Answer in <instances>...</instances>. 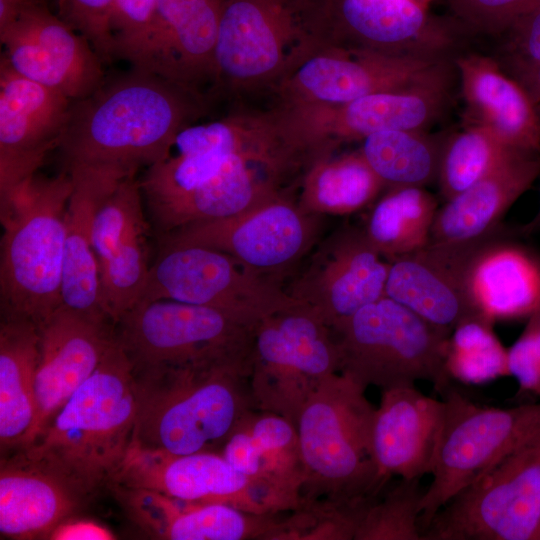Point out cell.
Returning <instances> with one entry per match:
<instances>
[{
    "label": "cell",
    "instance_id": "cell-43",
    "mask_svg": "<svg viewBox=\"0 0 540 540\" xmlns=\"http://www.w3.org/2000/svg\"><path fill=\"white\" fill-rule=\"evenodd\" d=\"M509 376H513L519 392L540 396V321L533 314L519 338L507 349Z\"/></svg>",
    "mask_w": 540,
    "mask_h": 540
},
{
    "label": "cell",
    "instance_id": "cell-25",
    "mask_svg": "<svg viewBox=\"0 0 540 540\" xmlns=\"http://www.w3.org/2000/svg\"><path fill=\"white\" fill-rule=\"evenodd\" d=\"M90 495L66 475L22 450L0 464V533L17 540L49 539L76 516Z\"/></svg>",
    "mask_w": 540,
    "mask_h": 540
},
{
    "label": "cell",
    "instance_id": "cell-6",
    "mask_svg": "<svg viewBox=\"0 0 540 540\" xmlns=\"http://www.w3.org/2000/svg\"><path fill=\"white\" fill-rule=\"evenodd\" d=\"M326 43L320 0H221L216 84L274 90Z\"/></svg>",
    "mask_w": 540,
    "mask_h": 540
},
{
    "label": "cell",
    "instance_id": "cell-12",
    "mask_svg": "<svg viewBox=\"0 0 540 540\" xmlns=\"http://www.w3.org/2000/svg\"><path fill=\"white\" fill-rule=\"evenodd\" d=\"M339 369L338 347L312 316L293 314L257 330L249 376L254 409L294 425L314 391Z\"/></svg>",
    "mask_w": 540,
    "mask_h": 540
},
{
    "label": "cell",
    "instance_id": "cell-10",
    "mask_svg": "<svg viewBox=\"0 0 540 540\" xmlns=\"http://www.w3.org/2000/svg\"><path fill=\"white\" fill-rule=\"evenodd\" d=\"M240 321L210 306L173 300L141 301L116 324L133 370L190 363H226L251 371Z\"/></svg>",
    "mask_w": 540,
    "mask_h": 540
},
{
    "label": "cell",
    "instance_id": "cell-17",
    "mask_svg": "<svg viewBox=\"0 0 540 540\" xmlns=\"http://www.w3.org/2000/svg\"><path fill=\"white\" fill-rule=\"evenodd\" d=\"M73 100L0 60V202L37 173L58 148Z\"/></svg>",
    "mask_w": 540,
    "mask_h": 540
},
{
    "label": "cell",
    "instance_id": "cell-31",
    "mask_svg": "<svg viewBox=\"0 0 540 540\" xmlns=\"http://www.w3.org/2000/svg\"><path fill=\"white\" fill-rule=\"evenodd\" d=\"M40 354L36 324L1 319L0 444L3 451L25 448L36 423L35 380Z\"/></svg>",
    "mask_w": 540,
    "mask_h": 540
},
{
    "label": "cell",
    "instance_id": "cell-15",
    "mask_svg": "<svg viewBox=\"0 0 540 540\" xmlns=\"http://www.w3.org/2000/svg\"><path fill=\"white\" fill-rule=\"evenodd\" d=\"M449 59L382 54L326 43L306 57L274 89L280 105L343 104L397 89Z\"/></svg>",
    "mask_w": 540,
    "mask_h": 540
},
{
    "label": "cell",
    "instance_id": "cell-24",
    "mask_svg": "<svg viewBox=\"0 0 540 540\" xmlns=\"http://www.w3.org/2000/svg\"><path fill=\"white\" fill-rule=\"evenodd\" d=\"M478 247L428 244L400 256L389 267L385 296L450 335L463 321L480 317L466 288L467 266Z\"/></svg>",
    "mask_w": 540,
    "mask_h": 540
},
{
    "label": "cell",
    "instance_id": "cell-48",
    "mask_svg": "<svg viewBox=\"0 0 540 540\" xmlns=\"http://www.w3.org/2000/svg\"><path fill=\"white\" fill-rule=\"evenodd\" d=\"M11 6L19 7L30 4H46V0H0Z\"/></svg>",
    "mask_w": 540,
    "mask_h": 540
},
{
    "label": "cell",
    "instance_id": "cell-14",
    "mask_svg": "<svg viewBox=\"0 0 540 540\" xmlns=\"http://www.w3.org/2000/svg\"><path fill=\"white\" fill-rule=\"evenodd\" d=\"M330 43L382 54L449 59L464 31L413 0H321Z\"/></svg>",
    "mask_w": 540,
    "mask_h": 540
},
{
    "label": "cell",
    "instance_id": "cell-16",
    "mask_svg": "<svg viewBox=\"0 0 540 540\" xmlns=\"http://www.w3.org/2000/svg\"><path fill=\"white\" fill-rule=\"evenodd\" d=\"M220 8L221 0H158L147 28L123 60L202 96V84H216Z\"/></svg>",
    "mask_w": 540,
    "mask_h": 540
},
{
    "label": "cell",
    "instance_id": "cell-47",
    "mask_svg": "<svg viewBox=\"0 0 540 540\" xmlns=\"http://www.w3.org/2000/svg\"><path fill=\"white\" fill-rule=\"evenodd\" d=\"M114 534L91 520L69 519L60 524L50 535L52 540H110Z\"/></svg>",
    "mask_w": 540,
    "mask_h": 540
},
{
    "label": "cell",
    "instance_id": "cell-51",
    "mask_svg": "<svg viewBox=\"0 0 540 540\" xmlns=\"http://www.w3.org/2000/svg\"><path fill=\"white\" fill-rule=\"evenodd\" d=\"M535 315L538 317V319L540 321V309L535 313Z\"/></svg>",
    "mask_w": 540,
    "mask_h": 540
},
{
    "label": "cell",
    "instance_id": "cell-26",
    "mask_svg": "<svg viewBox=\"0 0 540 540\" xmlns=\"http://www.w3.org/2000/svg\"><path fill=\"white\" fill-rule=\"evenodd\" d=\"M539 174L540 153L514 150L490 173L438 208L428 244H479Z\"/></svg>",
    "mask_w": 540,
    "mask_h": 540
},
{
    "label": "cell",
    "instance_id": "cell-41",
    "mask_svg": "<svg viewBox=\"0 0 540 540\" xmlns=\"http://www.w3.org/2000/svg\"><path fill=\"white\" fill-rule=\"evenodd\" d=\"M540 0H447L451 17L465 32L505 33Z\"/></svg>",
    "mask_w": 540,
    "mask_h": 540
},
{
    "label": "cell",
    "instance_id": "cell-3",
    "mask_svg": "<svg viewBox=\"0 0 540 540\" xmlns=\"http://www.w3.org/2000/svg\"><path fill=\"white\" fill-rule=\"evenodd\" d=\"M136 416L132 364L117 341L40 435L19 450L92 496L108 483L134 441Z\"/></svg>",
    "mask_w": 540,
    "mask_h": 540
},
{
    "label": "cell",
    "instance_id": "cell-22",
    "mask_svg": "<svg viewBox=\"0 0 540 540\" xmlns=\"http://www.w3.org/2000/svg\"><path fill=\"white\" fill-rule=\"evenodd\" d=\"M127 516L165 540H275L277 514H255L219 503H194L140 488L108 484Z\"/></svg>",
    "mask_w": 540,
    "mask_h": 540
},
{
    "label": "cell",
    "instance_id": "cell-30",
    "mask_svg": "<svg viewBox=\"0 0 540 540\" xmlns=\"http://www.w3.org/2000/svg\"><path fill=\"white\" fill-rule=\"evenodd\" d=\"M233 278L229 260L210 247L163 244L158 258L150 265L138 302L173 300L210 306L242 322L228 296Z\"/></svg>",
    "mask_w": 540,
    "mask_h": 540
},
{
    "label": "cell",
    "instance_id": "cell-34",
    "mask_svg": "<svg viewBox=\"0 0 540 540\" xmlns=\"http://www.w3.org/2000/svg\"><path fill=\"white\" fill-rule=\"evenodd\" d=\"M438 210L433 195L418 186L395 187L375 207L369 235L377 248L404 256L429 243Z\"/></svg>",
    "mask_w": 540,
    "mask_h": 540
},
{
    "label": "cell",
    "instance_id": "cell-38",
    "mask_svg": "<svg viewBox=\"0 0 540 540\" xmlns=\"http://www.w3.org/2000/svg\"><path fill=\"white\" fill-rule=\"evenodd\" d=\"M420 479H400L383 498L365 509L354 540H423Z\"/></svg>",
    "mask_w": 540,
    "mask_h": 540
},
{
    "label": "cell",
    "instance_id": "cell-33",
    "mask_svg": "<svg viewBox=\"0 0 540 540\" xmlns=\"http://www.w3.org/2000/svg\"><path fill=\"white\" fill-rule=\"evenodd\" d=\"M444 142L425 130H391L368 135L361 153L384 183L424 187L438 178Z\"/></svg>",
    "mask_w": 540,
    "mask_h": 540
},
{
    "label": "cell",
    "instance_id": "cell-9",
    "mask_svg": "<svg viewBox=\"0 0 540 540\" xmlns=\"http://www.w3.org/2000/svg\"><path fill=\"white\" fill-rule=\"evenodd\" d=\"M430 475L420 502L422 531L437 512L540 428V403L482 407L449 388Z\"/></svg>",
    "mask_w": 540,
    "mask_h": 540
},
{
    "label": "cell",
    "instance_id": "cell-28",
    "mask_svg": "<svg viewBox=\"0 0 540 540\" xmlns=\"http://www.w3.org/2000/svg\"><path fill=\"white\" fill-rule=\"evenodd\" d=\"M453 62L469 123L511 148L540 153V115L526 89L488 56L464 54Z\"/></svg>",
    "mask_w": 540,
    "mask_h": 540
},
{
    "label": "cell",
    "instance_id": "cell-19",
    "mask_svg": "<svg viewBox=\"0 0 540 540\" xmlns=\"http://www.w3.org/2000/svg\"><path fill=\"white\" fill-rule=\"evenodd\" d=\"M135 174L117 182L99 204L92 222L102 304L115 325L139 301L150 268L149 229Z\"/></svg>",
    "mask_w": 540,
    "mask_h": 540
},
{
    "label": "cell",
    "instance_id": "cell-35",
    "mask_svg": "<svg viewBox=\"0 0 540 540\" xmlns=\"http://www.w3.org/2000/svg\"><path fill=\"white\" fill-rule=\"evenodd\" d=\"M514 149L486 128L469 123L445 141L438 181L440 191L449 200L465 191L495 167Z\"/></svg>",
    "mask_w": 540,
    "mask_h": 540
},
{
    "label": "cell",
    "instance_id": "cell-50",
    "mask_svg": "<svg viewBox=\"0 0 540 540\" xmlns=\"http://www.w3.org/2000/svg\"><path fill=\"white\" fill-rule=\"evenodd\" d=\"M417 3H420L421 5L425 6V7H428L430 6L432 0H413Z\"/></svg>",
    "mask_w": 540,
    "mask_h": 540
},
{
    "label": "cell",
    "instance_id": "cell-37",
    "mask_svg": "<svg viewBox=\"0 0 540 540\" xmlns=\"http://www.w3.org/2000/svg\"><path fill=\"white\" fill-rule=\"evenodd\" d=\"M492 322L471 318L454 328L448 338L445 365L450 378L482 384L509 376L507 349L492 330Z\"/></svg>",
    "mask_w": 540,
    "mask_h": 540
},
{
    "label": "cell",
    "instance_id": "cell-32",
    "mask_svg": "<svg viewBox=\"0 0 540 540\" xmlns=\"http://www.w3.org/2000/svg\"><path fill=\"white\" fill-rule=\"evenodd\" d=\"M231 154L222 168L191 193L150 211L151 220L161 235L193 219H222L241 212L254 193L246 158Z\"/></svg>",
    "mask_w": 540,
    "mask_h": 540
},
{
    "label": "cell",
    "instance_id": "cell-44",
    "mask_svg": "<svg viewBox=\"0 0 540 540\" xmlns=\"http://www.w3.org/2000/svg\"><path fill=\"white\" fill-rule=\"evenodd\" d=\"M158 0H115L109 31L113 46V59H123L147 28Z\"/></svg>",
    "mask_w": 540,
    "mask_h": 540
},
{
    "label": "cell",
    "instance_id": "cell-40",
    "mask_svg": "<svg viewBox=\"0 0 540 540\" xmlns=\"http://www.w3.org/2000/svg\"><path fill=\"white\" fill-rule=\"evenodd\" d=\"M382 183L360 153L322 166L313 176L312 188L321 205L347 211L367 203Z\"/></svg>",
    "mask_w": 540,
    "mask_h": 540
},
{
    "label": "cell",
    "instance_id": "cell-20",
    "mask_svg": "<svg viewBox=\"0 0 540 540\" xmlns=\"http://www.w3.org/2000/svg\"><path fill=\"white\" fill-rule=\"evenodd\" d=\"M30 445L116 344V325L60 306L42 324ZM27 445V446H28ZM26 446V447H27Z\"/></svg>",
    "mask_w": 540,
    "mask_h": 540
},
{
    "label": "cell",
    "instance_id": "cell-8",
    "mask_svg": "<svg viewBox=\"0 0 540 540\" xmlns=\"http://www.w3.org/2000/svg\"><path fill=\"white\" fill-rule=\"evenodd\" d=\"M423 540H540V428L447 502Z\"/></svg>",
    "mask_w": 540,
    "mask_h": 540
},
{
    "label": "cell",
    "instance_id": "cell-36",
    "mask_svg": "<svg viewBox=\"0 0 540 540\" xmlns=\"http://www.w3.org/2000/svg\"><path fill=\"white\" fill-rule=\"evenodd\" d=\"M301 223L292 209L275 205L259 212L232 231L234 252L256 266H272L291 258L302 243Z\"/></svg>",
    "mask_w": 540,
    "mask_h": 540
},
{
    "label": "cell",
    "instance_id": "cell-23",
    "mask_svg": "<svg viewBox=\"0 0 540 540\" xmlns=\"http://www.w3.org/2000/svg\"><path fill=\"white\" fill-rule=\"evenodd\" d=\"M444 410V400L423 394L415 385L382 390L370 443L384 486L392 477L420 479L431 473Z\"/></svg>",
    "mask_w": 540,
    "mask_h": 540
},
{
    "label": "cell",
    "instance_id": "cell-45",
    "mask_svg": "<svg viewBox=\"0 0 540 540\" xmlns=\"http://www.w3.org/2000/svg\"><path fill=\"white\" fill-rule=\"evenodd\" d=\"M505 33L508 55L540 62V3L514 21Z\"/></svg>",
    "mask_w": 540,
    "mask_h": 540
},
{
    "label": "cell",
    "instance_id": "cell-39",
    "mask_svg": "<svg viewBox=\"0 0 540 540\" xmlns=\"http://www.w3.org/2000/svg\"><path fill=\"white\" fill-rule=\"evenodd\" d=\"M331 287V312L341 325L364 306L385 296L389 272L373 249L353 251Z\"/></svg>",
    "mask_w": 540,
    "mask_h": 540
},
{
    "label": "cell",
    "instance_id": "cell-5",
    "mask_svg": "<svg viewBox=\"0 0 540 540\" xmlns=\"http://www.w3.org/2000/svg\"><path fill=\"white\" fill-rule=\"evenodd\" d=\"M365 389L334 373L304 404L295 424L304 468L300 506L359 503L385 487L371 455L375 408Z\"/></svg>",
    "mask_w": 540,
    "mask_h": 540
},
{
    "label": "cell",
    "instance_id": "cell-29",
    "mask_svg": "<svg viewBox=\"0 0 540 540\" xmlns=\"http://www.w3.org/2000/svg\"><path fill=\"white\" fill-rule=\"evenodd\" d=\"M477 314L490 321L530 318L540 309V259L513 244L477 248L466 270Z\"/></svg>",
    "mask_w": 540,
    "mask_h": 540
},
{
    "label": "cell",
    "instance_id": "cell-13",
    "mask_svg": "<svg viewBox=\"0 0 540 540\" xmlns=\"http://www.w3.org/2000/svg\"><path fill=\"white\" fill-rule=\"evenodd\" d=\"M0 40L1 56L15 72L73 101L95 92L106 78L89 41L46 4L0 1Z\"/></svg>",
    "mask_w": 540,
    "mask_h": 540
},
{
    "label": "cell",
    "instance_id": "cell-42",
    "mask_svg": "<svg viewBox=\"0 0 540 540\" xmlns=\"http://www.w3.org/2000/svg\"><path fill=\"white\" fill-rule=\"evenodd\" d=\"M115 0H57V14L85 37L102 61L113 60L109 18Z\"/></svg>",
    "mask_w": 540,
    "mask_h": 540
},
{
    "label": "cell",
    "instance_id": "cell-4",
    "mask_svg": "<svg viewBox=\"0 0 540 540\" xmlns=\"http://www.w3.org/2000/svg\"><path fill=\"white\" fill-rule=\"evenodd\" d=\"M73 190L66 170L35 174L0 203L1 319L37 327L61 305L66 212Z\"/></svg>",
    "mask_w": 540,
    "mask_h": 540
},
{
    "label": "cell",
    "instance_id": "cell-18",
    "mask_svg": "<svg viewBox=\"0 0 540 540\" xmlns=\"http://www.w3.org/2000/svg\"><path fill=\"white\" fill-rule=\"evenodd\" d=\"M108 484L146 489L187 502L269 513L248 478L217 451L175 455L133 441Z\"/></svg>",
    "mask_w": 540,
    "mask_h": 540
},
{
    "label": "cell",
    "instance_id": "cell-46",
    "mask_svg": "<svg viewBox=\"0 0 540 540\" xmlns=\"http://www.w3.org/2000/svg\"><path fill=\"white\" fill-rule=\"evenodd\" d=\"M502 66L526 89L540 115V62L507 55Z\"/></svg>",
    "mask_w": 540,
    "mask_h": 540
},
{
    "label": "cell",
    "instance_id": "cell-27",
    "mask_svg": "<svg viewBox=\"0 0 540 540\" xmlns=\"http://www.w3.org/2000/svg\"><path fill=\"white\" fill-rule=\"evenodd\" d=\"M66 171L72 178L73 190L66 212L61 306L111 320L102 304L99 264L92 245V222L99 204L117 182L136 172L110 167H75Z\"/></svg>",
    "mask_w": 540,
    "mask_h": 540
},
{
    "label": "cell",
    "instance_id": "cell-21",
    "mask_svg": "<svg viewBox=\"0 0 540 540\" xmlns=\"http://www.w3.org/2000/svg\"><path fill=\"white\" fill-rule=\"evenodd\" d=\"M220 453L248 478L269 513L301 505L304 468L296 426L267 411L249 410L236 424Z\"/></svg>",
    "mask_w": 540,
    "mask_h": 540
},
{
    "label": "cell",
    "instance_id": "cell-1",
    "mask_svg": "<svg viewBox=\"0 0 540 540\" xmlns=\"http://www.w3.org/2000/svg\"><path fill=\"white\" fill-rule=\"evenodd\" d=\"M203 108L202 96L143 70L105 78L72 103L58 146L64 170L149 167L169 156L178 132Z\"/></svg>",
    "mask_w": 540,
    "mask_h": 540
},
{
    "label": "cell",
    "instance_id": "cell-49",
    "mask_svg": "<svg viewBox=\"0 0 540 540\" xmlns=\"http://www.w3.org/2000/svg\"><path fill=\"white\" fill-rule=\"evenodd\" d=\"M540 226V212L538 213V215L535 217V219L533 221H531V223H529L528 225H526L525 227V232H528V231H533L536 227Z\"/></svg>",
    "mask_w": 540,
    "mask_h": 540
},
{
    "label": "cell",
    "instance_id": "cell-7",
    "mask_svg": "<svg viewBox=\"0 0 540 540\" xmlns=\"http://www.w3.org/2000/svg\"><path fill=\"white\" fill-rule=\"evenodd\" d=\"M339 370L367 388L415 385L449 388L445 359L449 335L396 301L382 297L339 325Z\"/></svg>",
    "mask_w": 540,
    "mask_h": 540
},
{
    "label": "cell",
    "instance_id": "cell-11",
    "mask_svg": "<svg viewBox=\"0 0 540 540\" xmlns=\"http://www.w3.org/2000/svg\"><path fill=\"white\" fill-rule=\"evenodd\" d=\"M454 62L445 60L416 81L343 104L280 105L275 111L290 144L364 139L391 130H425L447 108Z\"/></svg>",
    "mask_w": 540,
    "mask_h": 540
},
{
    "label": "cell",
    "instance_id": "cell-2",
    "mask_svg": "<svg viewBox=\"0 0 540 540\" xmlns=\"http://www.w3.org/2000/svg\"><path fill=\"white\" fill-rule=\"evenodd\" d=\"M133 373L134 441L149 449L175 455L217 451L238 421L254 409L250 372L236 365H164Z\"/></svg>",
    "mask_w": 540,
    "mask_h": 540
}]
</instances>
